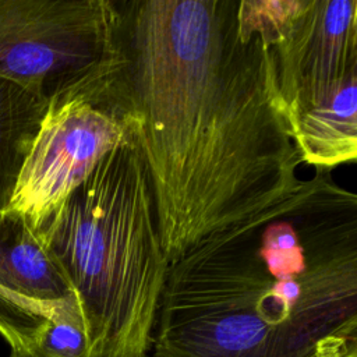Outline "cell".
Returning <instances> with one entry per match:
<instances>
[{
  "label": "cell",
  "mask_w": 357,
  "mask_h": 357,
  "mask_svg": "<svg viewBox=\"0 0 357 357\" xmlns=\"http://www.w3.org/2000/svg\"><path fill=\"white\" fill-rule=\"evenodd\" d=\"M10 357H39V356H35V354H31L25 350H21V349H17V347H11V354Z\"/></svg>",
  "instance_id": "8fae6325"
},
{
  "label": "cell",
  "mask_w": 357,
  "mask_h": 357,
  "mask_svg": "<svg viewBox=\"0 0 357 357\" xmlns=\"http://www.w3.org/2000/svg\"><path fill=\"white\" fill-rule=\"evenodd\" d=\"M315 357H357V336H333L324 340Z\"/></svg>",
  "instance_id": "30bf717a"
},
{
  "label": "cell",
  "mask_w": 357,
  "mask_h": 357,
  "mask_svg": "<svg viewBox=\"0 0 357 357\" xmlns=\"http://www.w3.org/2000/svg\"><path fill=\"white\" fill-rule=\"evenodd\" d=\"M123 8L107 0H0V78L46 102L123 66Z\"/></svg>",
  "instance_id": "277c9868"
},
{
  "label": "cell",
  "mask_w": 357,
  "mask_h": 357,
  "mask_svg": "<svg viewBox=\"0 0 357 357\" xmlns=\"http://www.w3.org/2000/svg\"><path fill=\"white\" fill-rule=\"evenodd\" d=\"M47 102L0 78V211L8 201Z\"/></svg>",
  "instance_id": "9c48e42d"
},
{
  "label": "cell",
  "mask_w": 357,
  "mask_h": 357,
  "mask_svg": "<svg viewBox=\"0 0 357 357\" xmlns=\"http://www.w3.org/2000/svg\"><path fill=\"white\" fill-rule=\"evenodd\" d=\"M266 212L206 237L169 265L153 354L315 357L324 340L356 335V231L326 245L303 275L279 279L257 247Z\"/></svg>",
  "instance_id": "7a4b0ae2"
},
{
  "label": "cell",
  "mask_w": 357,
  "mask_h": 357,
  "mask_svg": "<svg viewBox=\"0 0 357 357\" xmlns=\"http://www.w3.org/2000/svg\"><path fill=\"white\" fill-rule=\"evenodd\" d=\"M77 305L46 245L26 222L0 211V317H54Z\"/></svg>",
  "instance_id": "52a82bcc"
},
{
  "label": "cell",
  "mask_w": 357,
  "mask_h": 357,
  "mask_svg": "<svg viewBox=\"0 0 357 357\" xmlns=\"http://www.w3.org/2000/svg\"><path fill=\"white\" fill-rule=\"evenodd\" d=\"M38 236L77 300L88 357H148L169 262L149 174L130 134Z\"/></svg>",
  "instance_id": "3957f363"
},
{
  "label": "cell",
  "mask_w": 357,
  "mask_h": 357,
  "mask_svg": "<svg viewBox=\"0 0 357 357\" xmlns=\"http://www.w3.org/2000/svg\"><path fill=\"white\" fill-rule=\"evenodd\" d=\"M272 47L278 91L291 128L304 112L357 78V1L304 0Z\"/></svg>",
  "instance_id": "8992f818"
},
{
  "label": "cell",
  "mask_w": 357,
  "mask_h": 357,
  "mask_svg": "<svg viewBox=\"0 0 357 357\" xmlns=\"http://www.w3.org/2000/svg\"><path fill=\"white\" fill-rule=\"evenodd\" d=\"M291 134L301 163L331 170L357 158V78L329 100L300 114Z\"/></svg>",
  "instance_id": "ba28073f"
},
{
  "label": "cell",
  "mask_w": 357,
  "mask_h": 357,
  "mask_svg": "<svg viewBox=\"0 0 357 357\" xmlns=\"http://www.w3.org/2000/svg\"><path fill=\"white\" fill-rule=\"evenodd\" d=\"M148 357H160V356H156V354H152V356H148Z\"/></svg>",
  "instance_id": "7c38bea8"
},
{
  "label": "cell",
  "mask_w": 357,
  "mask_h": 357,
  "mask_svg": "<svg viewBox=\"0 0 357 357\" xmlns=\"http://www.w3.org/2000/svg\"><path fill=\"white\" fill-rule=\"evenodd\" d=\"M236 8L231 0L123 8L117 105L149 174L169 265L305 184L272 47L238 26Z\"/></svg>",
  "instance_id": "6da1fadb"
},
{
  "label": "cell",
  "mask_w": 357,
  "mask_h": 357,
  "mask_svg": "<svg viewBox=\"0 0 357 357\" xmlns=\"http://www.w3.org/2000/svg\"><path fill=\"white\" fill-rule=\"evenodd\" d=\"M119 74L70 89L47 102L7 206L35 233L100 160L128 138L116 98Z\"/></svg>",
  "instance_id": "5b68a950"
}]
</instances>
